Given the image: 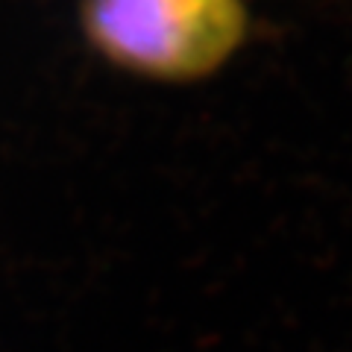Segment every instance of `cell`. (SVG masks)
Returning <instances> with one entry per match:
<instances>
[{
	"mask_svg": "<svg viewBox=\"0 0 352 352\" xmlns=\"http://www.w3.org/2000/svg\"><path fill=\"white\" fill-rule=\"evenodd\" d=\"M80 27L112 68L191 85L244 50L252 15L247 0H80Z\"/></svg>",
	"mask_w": 352,
	"mask_h": 352,
	"instance_id": "1",
	"label": "cell"
}]
</instances>
